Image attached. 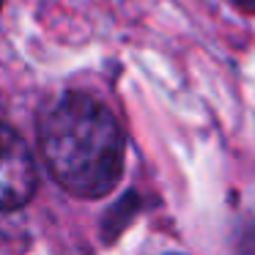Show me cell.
Segmentation results:
<instances>
[{
    "label": "cell",
    "mask_w": 255,
    "mask_h": 255,
    "mask_svg": "<svg viewBox=\"0 0 255 255\" xmlns=\"http://www.w3.org/2000/svg\"><path fill=\"white\" fill-rule=\"evenodd\" d=\"M39 187V173L30 145L0 121V211H17L30 203Z\"/></svg>",
    "instance_id": "obj_2"
},
{
    "label": "cell",
    "mask_w": 255,
    "mask_h": 255,
    "mask_svg": "<svg viewBox=\"0 0 255 255\" xmlns=\"http://www.w3.org/2000/svg\"><path fill=\"white\" fill-rule=\"evenodd\" d=\"M39 151L61 189L96 200L121 181L127 140L110 107L74 91L52 102L39 118Z\"/></svg>",
    "instance_id": "obj_1"
},
{
    "label": "cell",
    "mask_w": 255,
    "mask_h": 255,
    "mask_svg": "<svg viewBox=\"0 0 255 255\" xmlns=\"http://www.w3.org/2000/svg\"><path fill=\"white\" fill-rule=\"evenodd\" d=\"M0 116H3V102H0Z\"/></svg>",
    "instance_id": "obj_4"
},
{
    "label": "cell",
    "mask_w": 255,
    "mask_h": 255,
    "mask_svg": "<svg viewBox=\"0 0 255 255\" xmlns=\"http://www.w3.org/2000/svg\"><path fill=\"white\" fill-rule=\"evenodd\" d=\"M236 6H242V8H255V0H233Z\"/></svg>",
    "instance_id": "obj_3"
}]
</instances>
